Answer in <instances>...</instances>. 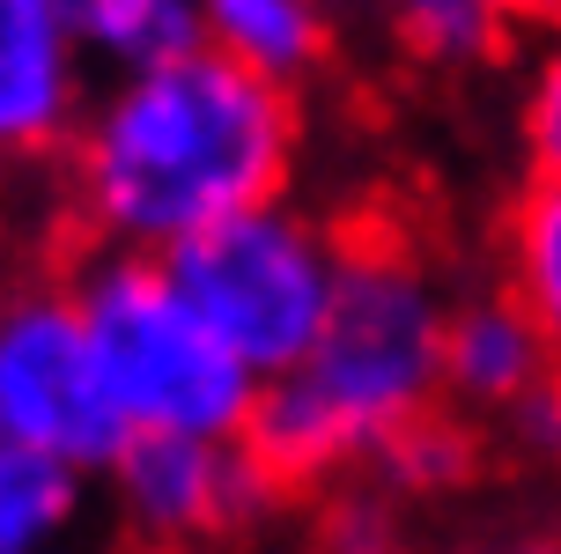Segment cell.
Masks as SVG:
<instances>
[{"mask_svg": "<svg viewBox=\"0 0 561 554\" xmlns=\"http://www.w3.org/2000/svg\"><path fill=\"white\" fill-rule=\"evenodd\" d=\"M296 148V89L193 45L89 89L67 140V193L96 245L170 251L237 207L280 200Z\"/></svg>", "mask_w": 561, "mask_h": 554, "instance_id": "obj_1", "label": "cell"}, {"mask_svg": "<svg viewBox=\"0 0 561 554\" xmlns=\"http://www.w3.org/2000/svg\"><path fill=\"white\" fill-rule=\"evenodd\" d=\"M444 289L399 245H347L333 310L304 355L259 385L244 443L280 488H318L369 466L444 407Z\"/></svg>", "mask_w": 561, "mask_h": 554, "instance_id": "obj_2", "label": "cell"}, {"mask_svg": "<svg viewBox=\"0 0 561 554\" xmlns=\"http://www.w3.org/2000/svg\"><path fill=\"white\" fill-rule=\"evenodd\" d=\"M89 348L104 362L126 429L163 437H244L259 415L252 362L199 318V304L178 289L163 251H96L75 274Z\"/></svg>", "mask_w": 561, "mask_h": 554, "instance_id": "obj_3", "label": "cell"}, {"mask_svg": "<svg viewBox=\"0 0 561 554\" xmlns=\"http://www.w3.org/2000/svg\"><path fill=\"white\" fill-rule=\"evenodd\" d=\"M340 259H347V245L288 200L237 207V215L207 222L185 245L163 251V267L199 304V318L222 332L259 377L288 370L318 340L340 289Z\"/></svg>", "mask_w": 561, "mask_h": 554, "instance_id": "obj_4", "label": "cell"}, {"mask_svg": "<svg viewBox=\"0 0 561 554\" xmlns=\"http://www.w3.org/2000/svg\"><path fill=\"white\" fill-rule=\"evenodd\" d=\"M0 437L53 451L82 473H104L134 437L89 348L75 289L0 296Z\"/></svg>", "mask_w": 561, "mask_h": 554, "instance_id": "obj_5", "label": "cell"}, {"mask_svg": "<svg viewBox=\"0 0 561 554\" xmlns=\"http://www.w3.org/2000/svg\"><path fill=\"white\" fill-rule=\"evenodd\" d=\"M96 480H104V510L126 525V540L185 554L252 532L280 496V480L259 466L244 437H163V429H134Z\"/></svg>", "mask_w": 561, "mask_h": 554, "instance_id": "obj_6", "label": "cell"}, {"mask_svg": "<svg viewBox=\"0 0 561 554\" xmlns=\"http://www.w3.org/2000/svg\"><path fill=\"white\" fill-rule=\"evenodd\" d=\"M96 67L82 59L59 0H0V170L67 156Z\"/></svg>", "mask_w": 561, "mask_h": 554, "instance_id": "obj_7", "label": "cell"}, {"mask_svg": "<svg viewBox=\"0 0 561 554\" xmlns=\"http://www.w3.org/2000/svg\"><path fill=\"white\" fill-rule=\"evenodd\" d=\"M539 377H554V355L539 340L533 310L510 289L466 296L444 310V399L466 415H503L510 399H525Z\"/></svg>", "mask_w": 561, "mask_h": 554, "instance_id": "obj_8", "label": "cell"}, {"mask_svg": "<svg viewBox=\"0 0 561 554\" xmlns=\"http://www.w3.org/2000/svg\"><path fill=\"white\" fill-rule=\"evenodd\" d=\"M96 518V473L0 437V554H82Z\"/></svg>", "mask_w": 561, "mask_h": 554, "instance_id": "obj_9", "label": "cell"}, {"mask_svg": "<svg viewBox=\"0 0 561 554\" xmlns=\"http://www.w3.org/2000/svg\"><path fill=\"white\" fill-rule=\"evenodd\" d=\"M199 45L296 89L333 53V0H199Z\"/></svg>", "mask_w": 561, "mask_h": 554, "instance_id": "obj_10", "label": "cell"}, {"mask_svg": "<svg viewBox=\"0 0 561 554\" xmlns=\"http://www.w3.org/2000/svg\"><path fill=\"white\" fill-rule=\"evenodd\" d=\"M96 75H134L199 45V0H59Z\"/></svg>", "mask_w": 561, "mask_h": 554, "instance_id": "obj_11", "label": "cell"}, {"mask_svg": "<svg viewBox=\"0 0 561 554\" xmlns=\"http://www.w3.org/2000/svg\"><path fill=\"white\" fill-rule=\"evenodd\" d=\"M503 289L533 310L561 370V178H533L503 222Z\"/></svg>", "mask_w": 561, "mask_h": 554, "instance_id": "obj_12", "label": "cell"}, {"mask_svg": "<svg viewBox=\"0 0 561 554\" xmlns=\"http://www.w3.org/2000/svg\"><path fill=\"white\" fill-rule=\"evenodd\" d=\"M392 37L428 67H473L503 45V8L495 0H377Z\"/></svg>", "mask_w": 561, "mask_h": 554, "instance_id": "obj_13", "label": "cell"}, {"mask_svg": "<svg viewBox=\"0 0 561 554\" xmlns=\"http://www.w3.org/2000/svg\"><path fill=\"white\" fill-rule=\"evenodd\" d=\"M473 437L458 429V421L444 415V407H428L421 421H407L369 466H377V480H385V496H450V488H466V473H473Z\"/></svg>", "mask_w": 561, "mask_h": 554, "instance_id": "obj_14", "label": "cell"}, {"mask_svg": "<svg viewBox=\"0 0 561 554\" xmlns=\"http://www.w3.org/2000/svg\"><path fill=\"white\" fill-rule=\"evenodd\" d=\"M318 554H414L392 518V496H340L318 525Z\"/></svg>", "mask_w": 561, "mask_h": 554, "instance_id": "obj_15", "label": "cell"}, {"mask_svg": "<svg viewBox=\"0 0 561 554\" xmlns=\"http://www.w3.org/2000/svg\"><path fill=\"white\" fill-rule=\"evenodd\" d=\"M525 148H533L539 178H561V30L547 37L533 89H525Z\"/></svg>", "mask_w": 561, "mask_h": 554, "instance_id": "obj_16", "label": "cell"}, {"mask_svg": "<svg viewBox=\"0 0 561 554\" xmlns=\"http://www.w3.org/2000/svg\"><path fill=\"white\" fill-rule=\"evenodd\" d=\"M495 421H503V437L517 443L525 459H561V370L539 377L525 399H510Z\"/></svg>", "mask_w": 561, "mask_h": 554, "instance_id": "obj_17", "label": "cell"}, {"mask_svg": "<svg viewBox=\"0 0 561 554\" xmlns=\"http://www.w3.org/2000/svg\"><path fill=\"white\" fill-rule=\"evenodd\" d=\"M495 8L510 30H547V37L561 30V0H495Z\"/></svg>", "mask_w": 561, "mask_h": 554, "instance_id": "obj_18", "label": "cell"}, {"mask_svg": "<svg viewBox=\"0 0 561 554\" xmlns=\"http://www.w3.org/2000/svg\"><path fill=\"white\" fill-rule=\"evenodd\" d=\"M466 554H561L554 540H488V547H466Z\"/></svg>", "mask_w": 561, "mask_h": 554, "instance_id": "obj_19", "label": "cell"}, {"mask_svg": "<svg viewBox=\"0 0 561 554\" xmlns=\"http://www.w3.org/2000/svg\"><path fill=\"white\" fill-rule=\"evenodd\" d=\"M118 554H185V547H140V540H134V547H118Z\"/></svg>", "mask_w": 561, "mask_h": 554, "instance_id": "obj_20", "label": "cell"}]
</instances>
